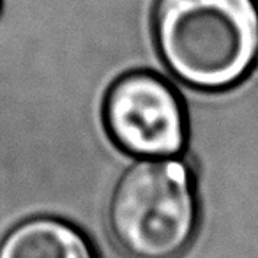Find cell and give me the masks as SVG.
<instances>
[{"instance_id":"obj_1","label":"cell","mask_w":258,"mask_h":258,"mask_svg":"<svg viewBox=\"0 0 258 258\" xmlns=\"http://www.w3.org/2000/svg\"><path fill=\"white\" fill-rule=\"evenodd\" d=\"M152 29L168 71L193 89H230L256 62V0H156Z\"/></svg>"},{"instance_id":"obj_2","label":"cell","mask_w":258,"mask_h":258,"mask_svg":"<svg viewBox=\"0 0 258 258\" xmlns=\"http://www.w3.org/2000/svg\"><path fill=\"white\" fill-rule=\"evenodd\" d=\"M108 223L133 258H177L193 240L198 204L191 172L179 159L135 163L117 182Z\"/></svg>"},{"instance_id":"obj_3","label":"cell","mask_w":258,"mask_h":258,"mask_svg":"<svg viewBox=\"0 0 258 258\" xmlns=\"http://www.w3.org/2000/svg\"><path fill=\"white\" fill-rule=\"evenodd\" d=\"M103 120L122 151L142 158L175 156L187 140L182 99L170 82L151 71L125 73L111 83Z\"/></svg>"},{"instance_id":"obj_4","label":"cell","mask_w":258,"mask_h":258,"mask_svg":"<svg viewBox=\"0 0 258 258\" xmlns=\"http://www.w3.org/2000/svg\"><path fill=\"white\" fill-rule=\"evenodd\" d=\"M0 258H96L89 237L50 216L25 219L0 242Z\"/></svg>"},{"instance_id":"obj_5","label":"cell","mask_w":258,"mask_h":258,"mask_svg":"<svg viewBox=\"0 0 258 258\" xmlns=\"http://www.w3.org/2000/svg\"><path fill=\"white\" fill-rule=\"evenodd\" d=\"M256 64H258V55H256Z\"/></svg>"}]
</instances>
